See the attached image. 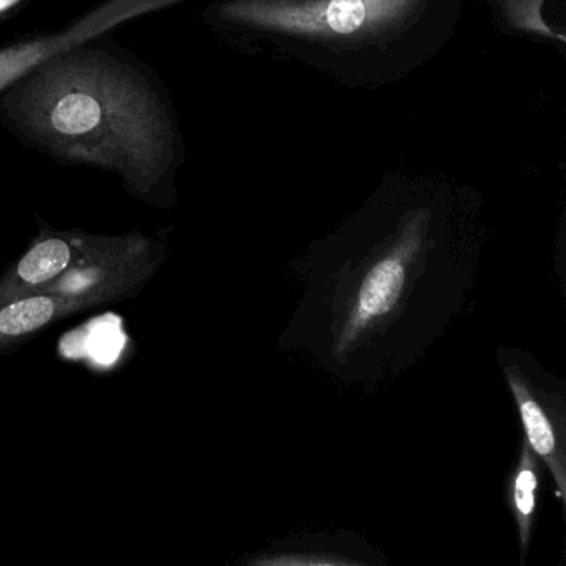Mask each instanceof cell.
<instances>
[{
    "label": "cell",
    "mask_w": 566,
    "mask_h": 566,
    "mask_svg": "<svg viewBox=\"0 0 566 566\" xmlns=\"http://www.w3.org/2000/svg\"><path fill=\"white\" fill-rule=\"evenodd\" d=\"M387 562L379 546L353 530L274 539L244 558L250 566H386Z\"/></svg>",
    "instance_id": "6"
},
{
    "label": "cell",
    "mask_w": 566,
    "mask_h": 566,
    "mask_svg": "<svg viewBox=\"0 0 566 566\" xmlns=\"http://www.w3.org/2000/svg\"><path fill=\"white\" fill-rule=\"evenodd\" d=\"M82 45L2 91L6 120L57 157L108 165L135 178L164 174L175 158L174 120L164 98L134 65Z\"/></svg>",
    "instance_id": "2"
},
{
    "label": "cell",
    "mask_w": 566,
    "mask_h": 566,
    "mask_svg": "<svg viewBox=\"0 0 566 566\" xmlns=\"http://www.w3.org/2000/svg\"><path fill=\"white\" fill-rule=\"evenodd\" d=\"M485 237L439 195L380 198L294 258L277 347L340 386L382 389L472 306Z\"/></svg>",
    "instance_id": "1"
},
{
    "label": "cell",
    "mask_w": 566,
    "mask_h": 566,
    "mask_svg": "<svg viewBox=\"0 0 566 566\" xmlns=\"http://www.w3.org/2000/svg\"><path fill=\"white\" fill-rule=\"evenodd\" d=\"M180 0H108L107 4L84 18L62 34L44 35L34 41L9 45L0 51V92L14 84L22 75L41 65L48 59L71 51L77 45L105 34L115 25L138 18L147 12L167 8Z\"/></svg>",
    "instance_id": "5"
},
{
    "label": "cell",
    "mask_w": 566,
    "mask_h": 566,
    "mask_svg": "<svg viewBox=\"0 0 566 566\" xmlns=\"http://www.w3.org/2000/svg\"><path fill=\"white\" fill-rule=\"evenodd\" d=\"M495 359L518 412L523 439L552 476L556 500L566 512V380L520 347L499 346Z\"/></svg>",
    "instance_id": "4"
},
{
    "label": "cell",
    "mask_w": 566,
    "mask_h": 566,
    "mask_svg": "<svg viewBox=\"0 0 566 566\" xmlns=\"http://www.w3.org/2000/svg\"><path fill=\"white\" fill-rule=\"evenodd\" d=\"M542 2L543 0H506V11L516 28L530 29V31L542 32L548 38H555V34L543 24L542 18H539Z\"/></svg>",
    "instance_id": "10"
},
{
    "label": "cell",
    "mask_w": 566,
    "mask_h": 566,
    "mask_svg": "<svg viewBox=\"0 0 566 566\" xmlns=\"http://www.w3.org/2000/svg\"><path fill=\"white\" fill-rule=\"evenodd\" d=\"M54 301L44 296L28 297L0 311V334L22 336L45 326L54 317Z\"/></svg>",
    "instance_id": "9"
},
{
    "label": "cell",
    "mask_w": 566,
    "mask_h": 566,
    "mask_svg": "<svg viewBox=\"0 0 566 566\" xmlns=\"http://www.w3.org/2000/svg\"><path fill=\"white\" fill-rule=\"evenodd\" d=\"M21 4L22 0H0V19L11 15Z\"/></svg>",
    "instance_id": "11"
},
{
    "label": "cell",
    "mask_w": 566,
    "mask_h": 566,
    "mask_svg": "<svg viewBox=\"0 0 566 566\" xmlns=\"http://www.w3.org/2000/svg\"><path fill=\"white\" fill-rule=\"evenodd\" d=\"M546 469L532 447L522 437L518 452L503 483V500L512 515L518 538L520 566L525 565L532 546L533 532L542 509L543 479Z\"/></svg>",
    "instance_id": "7"
},
{
    "label": "cell",
    "mask_w": 566,
    "mask_h": 566,
    "mask_svg": "<svg viewBox=\"0 0 566 566\" xmlns=\"http://www.w3.org/2000/svg\"><path fill=\"white\" fill-rule=\"evenodd\" d=\"M72 251L65 241L52 238L32 248L19 264V276L29 284H41L61 274L71 263Z\"/></svg>",
    "instance_id": "8"
},
{
    "label": "cell",
    "mask_w": 566,
    "mask_h": 566,
    "mask_svg": "<svg viewBox=\"0 0 566 566\" xmlns=\"http://www.w3.org/2000/svg\"><path fill=\"white\" fill-rule=\"evenodd\" d=\"M433 15V0H224L218 18L290 42L301 55L343 71L392 55Z\"/></svg>",
    "instance_id": "3"
}]
</instances>
